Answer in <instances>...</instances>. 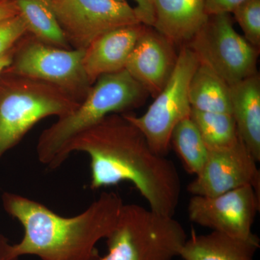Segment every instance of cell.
I'll return each mask as SVG.
<instances>
[{
  "label": "cell",
  "instance_id": "obj_1",
  "mask_svg": "<svg viewBox=\"0 0 260 260\" xmlns=\"http://www.w3.org/2000/svg\"><path fill=\"white\" fill-rule=\"evenodd\" d=\"M90 159L92 190L129 181L148 202L149 208L174 216L181 183L175 164L155 153L143 133L124 114H109L77 135L68 148Z\"/></svg>",
  "mask_w": 260,
  "mask_h": 260
},
{
  "label": "cell",
  "instance_id": "obj_2",
  "mask_svg": "<svg viewBox=\"0 0 260 260\" xmlns=\"http://www.w3.org/2000/svg\"><path fill=\"white\" fill-rule=\"evenodd\" d=\"M2 200L6 213L21 224L23 236L14 244L0 236V260L25 255L42 260H97V244L112 232L124 204L117 193L104 191L81 213L63 217L15 193H3Z\"/></svg>",
  "mask_w": 260,
  "mask_h": 260
},
{
  "label": "cell",
  "instance_id": "obj_3",
  "mask_svg": "<svg viewBox=\"0 0 260 260\" xmlns=\"http://www.w3.org/2000/svg\"><path fill=\"white\" fill-rule=\"evenodd\" d=\"M149 94L125 69L103 75L87 96L70 114L42 132L37 145L39 161L51 169L68 158V148L77 135L112 114H126L141 107Z\"/></svg>",
  "mask_w": 260,
  "mask_h": 260
},
{
  "label": "cell",
  "instance_id": "obj_4",
  "mask_svg": "<svg viewBox=\"0 0 260 260\" xmlns=\"http://www.w3.org/2000/svg\"><path fill=\"white\" fill-rule=\"evenodd\" d=\"M80 103L55 85L3 70L0 74V160L39 121L67 115Z\"/></svg>",
  "mask_w": 260,
  "mask_h": 260
},
{
  "label": "cell",
  "instance_id": "obj_5",
  "mask_svg": "<svg viewBox=\"0 0 260 260\" xmlns=\"http://www.w3.org/2000/svg\"><path fill=\"white\" fill-rule=\"evenodd\" d=\"M108 251L97 260H173L187 236L174 216L136 204H123L107 239Z\"/></svg>",
  "mask_w": 260,
  "mask_h": 260
},
{
  "label": "cell",
  "instance_id": "obj_6",
  "mask_svg": "<svg viewBox=\"0 0 260 260\" xmlns=\"http://www.w3.org/2000/svg\"><path fill=\"white\" fill-rule=\"evenodd\" d=\"M84 51L53 47L28 32L15 44L5 70L55 85L82 102L93 86L84 70Z\"/></svg>",
  "mask_w": 260,
  "mask_h": 260
},
{
  "label": "cell",
  "instance_id": "obj_7",
  "mask_svg": "<svg viewBox=\"0 0 260 260\" xmlns=\"http://www.w3.org/2000/svg\"><path fill=\"white\" fill-rule=\"evenodd\" d=\"M186 45L200 64L208 67L229 85L258 73L259 49L234 29L230 14L208 16Z\"/></svg>",
  "mask_w": 260,
  "mask_h": 260
},
{
  "label": "cell",
  "instance_id": "obj_8",
  "mask_svg": "<svg viewBox=\"0 0 260 260\" xmlns=\"http://www.w3.org/2000/svg\"><path fill=\"white\" fill-rule=\"evenodd\" d=\"M199 61L186 45L178 53L175 68L165 87L142 116L124 114L145 135L155 153L167 155L178 123L190 116L189 85Z\"/></svg>",
  "mask_w": 260,
  "mask_h": 260
},
{
  "label": "cell",
  "instance_id": "obj_9",
  "mask_svg": "<svg viewBox=\"0 0 260 260\" xmlns=\"http://www.w3.org/2000/svg\"><path fill=\"white\" fill-rule=\"evenodd\" d=\"M49 4L72 49L85 50L106 32L142 23L135 8L127 2L57 0Z\"/></svg>",
  "mask_w": 260,
  "mask_h": 260
},
{
  "label": "cell",
  "instance_id": "obj_10",
  "mask_svg": "<svg viewBox=\"0 0 260 260\" xmlns=\"http://www.w3.org/2000/svg\"><path fill=\"white\" fill-rule=\"evenodd\" d=\"M259 194L251 186H244L214 197L193 195L187 206L192 223L233 237H256L252 226L259 210Z\"/></svg>",
  "mask_w": 260,
  "mask_h": 260
},
{
  "label": "cell",
  "instance_id": "obj_11",
  "mask_svg": "<svg viewBox=\"0 0 260 260\" xmlns=\"http://www.w3.org/2000/svg\"><path fill=\"white\" fill-rule=\"evenodd\" d=\"M257 161L241 140L229 148L209 150L201 172L187 186L192 195L214 197L244 186L259 194Z\"/></svg>",
  "mask_w": 260,
  "mask_h": 260
},
{
  "label": "cell",
  "instance_id": "obj_12",
  "mask_svg": "<svg viewBox=\"0 0 260 260\" xmlns=\"http://www.w3.org/2000/svg\"><path fill=\"white\" fill-rule=\"evenodd\" d=\"M175 46L153 27L146 26L126 62V71L153 99L161 92L175 68Z\"/></svg>",
  "mask_w": 260,
  "mask_h": 260
},
{
  "label": "cell",
  "instance_id": "obj_13",
  "mask_svg": "<svg viewBox=\"0 0 260 260\" xmlns=\"http://www.w3.org/2000/svg\"><path fill=\"white\" fill-rule=\"evenodd\" d=\"M147 25H126L103 34L84 51L83 65L90 83L99 77L125 69L137 41Z\"/></svg>",
  "mask_w": 260,
  "mask_h": 260
},
{
  "label": "cell",
  "instance_id": "obj_14",
  "mask_svg": "<svg viewBox=\"0 0 260 260\" xmlns=\"http://www.w3.org/2000/svg\"><path fill=\"white\" fill-rule=\"evenodd\" d=\"M153 28L174 45H186L208 18L205 0H152Z\"/></svg>",
  "mask_w": 260,
  "mask_h": 260
},
{
  "label": "cell",
  "instance_id": "obj_15",
  "mask_svg": "<svg viewBox=\"0 0 260 260\" xmlns=\"http://www.w3.org/2000/svg\"><path fill=\"white\" fill-rule=\"evenodd\" d=\"M232 115L239 139L260 161V76L259 73L230 85Z\"/></svg>",
  "mask_w": 260,
  "mask_h": 260
},
{
  "label": "cell",
  "instance_id": "obj_16",
  "mask_svg": "<svg viewBox=\"0 0 260 260\" xmlns=\"http://www.w3.org/2000/svg\"><path fill=\"white\" fill-rule=\"evenodd\" d=\"M259 246L257 236L242 239L217 232L198 235L192 230L179 256L183 260H254Z\"/></svg>",
  "mask_w": 260,
  "mask_h": 260
},
{
  "label": "cell",
  "instance_id": "obj_17",
  "mask_svg": "<svg viewBox=\"0 0 260 260\" xmlns=\"http://www.w3.org/2000/svg\"><path fill=\"white\" fill-rule=\"evenodd\" d=\"M189 100L195 110L232 114L230 85L200 62L189 83Z\"/></svg>",
  "mask_w": 260,
  "mask_h": 260
},
{
  "label": "cell",
  "instance_id": "obj_18",
  "mask_svg": "<svg viewBox=\"0 0 260 260\" xmlns=\"http://www.w3.org/2000/svg\"><path fill=\"white\" fill-rule=\"evenodd\" d=\"M28 32L53 47L72 49L50 5L46 0H13Z\"/></svg>",
  "mask_w": 260,
  "mask_h": 260
},
{
  "label": "cell",
  "instance_id": "obj_19",
  "mask_svg": "<svg viewBox=\"0 0 260 260\" xmlns=\"http://www.w3.org/2000/svg\"><path fill=\"white\" fill-rule=\"evenodd\" d=\"M171 144L189 174L197 176L208 159L209 150L190 116L178 123L173 129Z\"/></svg>",
  "mask_w": 260,
  "mask_h": 260
},
{
  "label": "cell",
  "instance_id": "obj_20",
  "mask_svg": "<svg viewBox=\"0 0 260 260\" xmlns=\"http://www.w3.org/2000/svg\"><path fill=\"white\" fill-rule=\"evenodd\" d=\"M190 118L208 150L229 148L240 140L235 121L231 114L191 109Z\"/></svg>",
  "mask_w": 260,
  "mask_h": 260
},
{
  "label": "cell",
  "instance_id": "obj_21",
  "mask_svg": "<svg viewBox=\"0 0 260 260\" xmlns=\"http://www.w3.org/2000/svg\"><path fill=\"white\" fill-rule=\"evenodd\" d=\"M244 37L254 47H260V0H246L233 11Z\"/></svg>",
  "mask_w": 260,
  "mask_h": 260
},
{
  "label": "cell",
  "instance_id": "obj_22",
  "mask_svg": "<svg viewBox=\"0 0 260 260\" xmlns=\"http://www.w3.org/2000/svg\"><path fill=\"white\" fill-rule=\"evenodd\" d=\"M26 34V25L20 15L0 19V55L14 47Z\"/></svg>",
  "mask_w": 260,
  "mask_h": 260
},
{
  "label": "cell",
  "instance_id": "obj_23",
  "mask_svg": "<svg viewBox=\"0 0 260 260\" xmlns=\"http://www.w3.org/2000/svg\"><path fill=\"white\" fill-rule=\"evenodd\" d=\"M246 0H205L207 15L230 14Z\"/></svg>",
  "mask_w": 260,
  "mask_h": 260
},
{
  "label": "cell",
  "instance_id": "obj_24",
  "mask_svg": "<svg viewBox=\"0 0 260 260\" xmlns=\"http://www.w3.org/2000/svg\"><path fill=\"white\" fill-rule=\"evenodd\" d=\"M120 2H127L126 0H117ZM136 6L135 12L140 22L147 26L153 27L154 24V10L152 0H133Z\"/></svg>",
  "mask_w": 260,
  "mask_h": 260
},
{
  "label": "cell",
  "instance_id": "obj_25",
  "mask_svg": "<svg viewBox=\"0 0 260 260\" xmlns=\"http://www.w3.org/2000/svg\"><path fill=\"white\" fill-rule=\"evenodd\" d=\"M16 13L15 5L11 0H1L0 1V19L12 16Z\"/></svg>",
  "mask_w": 260,
  "mask_h": 260
},
{
  "label": "cell",
  "instance_id": "obj_26",
  "mask_svg": "<svg viewBox=\"0 0 260 260\" xmlns=\"http://www.w3.org/2000/svg\"><path fill=\"white\" fill-rule=\"evenodd\" d=\"M15 47V45L14 47H12L11 49H10L9 50L5 51V53L0 55V74L11 63L13 54H14Z\"/></svg>",
  "mask_w": 260,
  "mask_h": 260
},
{
  "label": "cell",
  "instance_id": "obj_27",
  "mask_svg": "<svg viewBox=\"0 0 260 260\" xmlns=\"http://www.w3.org/2000/svg\"><path fill=\"white\" fill-rule=\"evenodd\" d=\"M46 1L49 2V3H51V2H55L57 1V0H46Z\"/></svg>",
  "mask_w": 260,
  "mask_h": 260
},
{
  "label": "cell",
  "instance_id": "obj_28",
  "mask_svg": "<svg viewBox=\"0 0 260 260\" xmlns=\"http://www.w3.org/2000/svg\"><path fill=\"white\" fill-rule=\"evenodd\" d=\"M0 1H1V0H0Z\"/></svg>",
  "mask_w": 260,
  "mask_h": 260
}]
</instances>
